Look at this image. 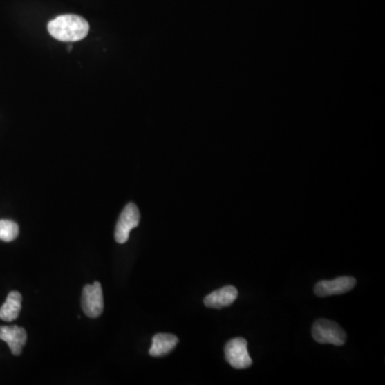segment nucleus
<instances>
[{
	"instance_id": "obj_4",
	"label": "nucleus",
	"mask_w": 385,
	"mask_h": 385,
	"mask_svg": "<svg viewBox=\"0 0 385 385\" xmlns=\"http://www.w3.org/2000/svg\"><path fill=\"white\" fill-rule=\"evenodd\" d=\"M82 308L86 316L89 318H97L101 316L104 310V299H103V290L99 281H95L93 285L84 287Z\"/></svg>"
},
{
	"instance_id": "obj_5",
	"label": "nucleus",
	"mask_w": 385,
	"mask_h": 385,
	"mask_svg": "<svg viewBox=\"0 0 385 385\" xmlns=\"http://www.w3.org/2000/svg\"><path fill=\"white\" fill-rule=\"evenodd\" d=\"M225 357L236 369H245L251 366L252 359L248 355L247 341L242 337L232 338L225 346Z\"/></svg>"
},
{
	"instance_id": "obj_3",
	"label": "nucleus",
	"mask_w": 385,
	"mask_h": 385,
	"mask_svg": "<svg viewBox=\"0 0 385 385\" xmlns=\"http://www.w3.org/2000/svg\"><path fill=\"white\" fill-rule=\"evenodd\" d=\"M140 222V213L138 206L134 203H129L123 209L117 222L115 240L120 244L126 243L130 236L131 230L138 227Z\"/></svg>"
},
{
	"instance_id": "obj_6",
	"label": "nucleus",
	"mask_w": 385,
	"mask_h": 385,
	"mask_svg": "<svg viewBox=\"0 0 385 385\" xmlns=\"http://www.w3.org/2000/svg\"><path fill=\"white\" fill-rule=\"evenodd\" d=\"M357 285L353 277L341 276L333 281H321L314 286V293L320 298L330 296H338L348 291L353 290Z\"/></svg>"
},
{
	"instance_id": "obj_8",
	"label": "nucleus",
	"mask_w": 385,
	"mask_h": 385,
	"mask_svg": "<svg viewBox=\"0 0 385 385\" xmlns=\"http://www.w3.org/2000/svg\"><path fill=\"white\" fill-rule=\"evenodd\" d=\"M238 298V290L234 286H225L213 291L205 298L203 303L207 308H224L230 306Z\"/></svg>"
},
{
	"instance_id": "obj_12",
	"label": "nucleus",
	"mask_w": 385,
	"mask_h": 385,
	"mask_svg": "<svg viewBox=\"0 0 385 385\" xmlns=\"http://www.w3.org/2000/svg\"><path fill=\"white\" fill-rule=\"evenodd\" d=\"M73 50V46H72L71 45V46H69V48H68V50Z\"/></svg>"
},
{
	"instance_id": "obj_2",
	"label": "nucleus",
	"mask_w": 385,
	"mask_h": 385,
	"mask_svg": "<svg viewBox=\"0 0 385 385\" xmlns=\"http://www.w3.org/2000/svg\"><path fill=\"white\" fill-rule=\"evenodd\" d=\"M312 334L314 341L319 344L343 346L347 341V334L344 328L331 320H317L312 326Z\"/></svg>"
},
{
	"instance_id": "obj_10",
	"label": "nucleus",
	"mask_w": 385,
	"mask_h": 385,
	"mask_svg": "<svg viewBox=\"0 0 385 385\" xmlns=\"http://www.w3.org/2000/svg\"><path fill=\"white\" fill-rule=\"evenodd\" d=\"M21 308V294L19 291H11L7 300L0 308V319L6 322L15 321L19 316Z\"/></svg>"
},
{
	"instance_id": "obj_7",
	"label": "nucleus",
	"mask_w": 385,
	"mask_h": 385,
	"mask_svg": "<svg viewBox=\"0 0 385 385\" xmlns=\"http://www.w3.org/2000/svg\"><path fill=\"white\" fill-rule=\"evenodd\" d=\"M0 339L9 346L13 355H19L27 341V333L21 326H0Z\"/></svg>"
},
{
	"instance_id": "obj_1",
	"label": "nucleus",
	"mask_w": 385,
	"mask_h": 385,
	"mask_svg": "<svg viewBox=\"0 0 385 385\" xmlns=\"http://www.w3.org/2000/svg\"><path fill=\"white\" fill-rule=\"evenodd\" d=\"M89 24L84 17L75 15H64L52 19L48 30L50 36L62 42H77L89 32Z\"/></svg>"
},
{
	"instance_id": "obj_11",
	"label": "nucleus",
	"mask_w": 385,
	"mask_h": 385,
	"mask_svg": "<svg viewBox=\"0 0 385 385\" xmlns=\"http://www.w3.org/2000/svg\"><path fill=\"white\" fill-rule=\"evenodd\" d=\"M19 225L13 220H0V240L5 242H11L17 239L19 236Z\"/></svg>"
},
{
	"instance_id": "obj_9",
	"label": "nucleus",
	"mask_w": 385,
	"mask_h": 385,
	"mask_svg": "<svg viewBox=\"0 0 385 385\" xmlns=\"http://www.w3.org/2000/svg\"><path fill=\"white\" fill-rule=\"evenodd\" d=\"M178 343H179V339L173 334H156L152 338V346L149 350L150 355L158 357L168 355L175 349Z\"/></svg>"
}]
</instances>
